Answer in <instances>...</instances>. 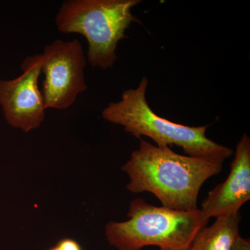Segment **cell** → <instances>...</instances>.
I'll return each mask as SVG.
<instances>
[{"instance_id": "6da1fadb", "label": "cell", "mask_w": 250, "mask_h": 250, "mask_svg": "<svg viewBox=\"0 0 250 250\" xmlns=\"http://www.w3.org/2000/svg\"><path fill=\"white\" fill-rule=\"evenodd\" d=\"M223 161L182 155L168 146L158 147L141 139L122 170L127 174L126 188L132 193L148 192L163 207L195 211L202 185L223 169Z\"/></svg>"}, {"instance_id": "7a4b0ae2", "label": "cell", "mask_w": 250, "mask_h": 250, "mask_svg": "<svg viewBox=\"0 0 250 250\" xmlns=\"http://www.w3.org/2000/svg\"><path fill=\"white\" fill-rule=\"evenodd\" d=\"M149 81L143 77L137 88L125 90L121 100L111 103L103 110L105 121L119 125L126 132L141 139L147 136L158 147L179 146L187 156L224 161L233 154V149L207 137L208 125L189 126L177 124L158 116L146 99Z\"/></svg>"}, {"instance_id": "3957f363", "label": "cell", "mask_w": 250, "mask_h": 250, "mask_svg": "<svg viewBox=\"0 0 250 250\" xmlns=\"http://www.w3.org/2000/svg\"><path fill=\"white\" fill-rule=\"evenodd\" d=\"M126 221L109 222L106 239L118 250H141L156 246L160 250H188L197 233L208 220L200 210L180 211L150 205L142 198L130 203Z\"/></svg>"}, {"instance_id": "277c9868", "label": "cell", "mask_w": 250, "mask_h": 250, "mask_svg": "<svg viewBox=\"0 0 250 250\" xmlns=\"http://www.w3.org/2000/svg\"><path fill=\"white\" fill-rule=\"evenodd\" d=\"M140 0H67L55 18L63 34H79L88 41L87 58L93 67L114 65L118 42L132 22H139L131 9Z\"/></svg>"}, {"instance_id": "5b68a950", "label": "cell", "mask_w": 250, "mask_h": 250, "mask_svg": "<svg viewBox=\"0 0 250 250\" xmlns=\"http://www.w3.org/2000/svg\"><path fill=\"white\" fill-rule=\"evenodd\" d=\"M42 55V95L45 109L70 107L87 88L86 65L82 44L77 39L57 40L46 45Z\"/></svg>"}, {"instance_id": "8992f818", "label": "cell", "mask_w": 250, "mask_h": 250, "mask_svg": "<svg viewBox=\"0 0 250 250\" xmlns=\"http://www.w3.org/2000/svg\"><path fill=\"white\" fill-rule=\"evenodd\" d=\"M42 55L24 59L22 72L12 80H0V106L8 124L29 132L45 120V108L39 80L42 73Z\"/></svg>"}, {"instance_id": "52a82bcc", "label": "cell", "mask_w": 250, "mask_h": 250, "mask_svg": "<svg viewBox=\"0 0 250 250\" xmlns=\"http://www.w3.org/2000/svg\"><path fill=\"white\" fill-rule=\"evenodd\" d=\"M250 200V139L244 134L236 146L229 174L208 192L200 210L207 220L239 213Z\"/></svg>"}, {"instance_id": "ba28073f", "label": "cell", "mask_w": 250, "mask_h": 250, "mask_svg": "<svg viewBox=\"0 0 250 250\" xmlns=\"http://www.w3.org/2000/svg\"><path fill=\"white\" fill-rule=\"evenodd\" d=\"M241 215L217 218L209 227L200 230L188 250H230L233 241L239 235Z\"/></svg>"}, {"instance_id": "9c48e42d", "label": "cell", "mask_w": 250, "mask_h": 250, "mask_svg": "<svg viewBox=\"0 0 250 250\" xmlns=\"http://www.w3.org/2000/svg\"><path fill=\"white\" fill-rule=\"evenodd\" d=\"M60 250H82L80 245L75 240L65 238L59 241L57 245Z\"/></svg>"}, {"instance_id": "30bf717a", "label": "cell", "mask_w": 250, "mask_h": 250, "mask_svg": "<svg viewBox=\"0 0 250 250\" xmlns=\"http://www.w3.org/2000/svg\"><path fill=\"white\" fill-rule=\"evenodd\" d=\"M230 250H250V241L242 238L239 234L233 241Z\"/></svg>"}, {"instance_id": "8fae6325", "label": "cell", "mask_w": 250, "mask_h": 250, "mask_svg": "<svg viewBox=\"0 0 250 250\" xmlns=\"http://www.w3.org/2000/svg\"><path fill=\"white\" fill-rule=\"evenodd\" d=\"M49 250H59V248H58V247L56 246L55 247H54V248H52V249H50Z\"/></svg>"}]
</instances>
